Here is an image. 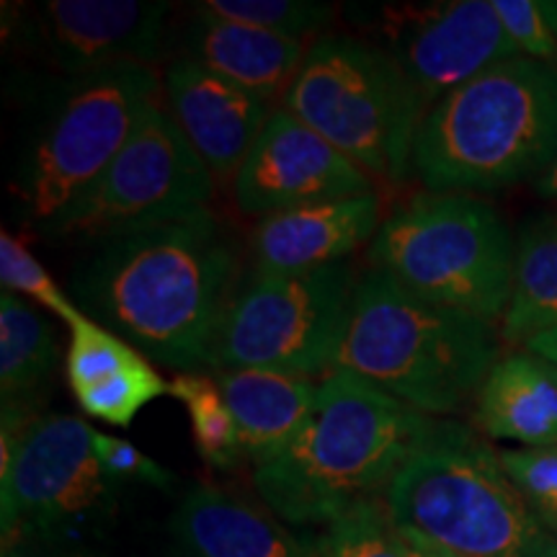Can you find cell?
<instances>
[{"label":"cell","instance_id":"484cf974","mask_svg":"<svg viewBox=\"0 0 557 557\" xmlns=\"http://www.w3.org/2000/svg\"><path fill=\"white\" fill-rule=\"evenodd\" d=\"M197 9L289 39H302L320 32L333 16L331 5L315 0H207Z\"/></svg>","mask_w":557,"mask_h":557},{"label":"cell","instance_id":"1f68e13d","mask_svg":"<svg viewBox=\"0 0 557 557\" xmlns=\"http://www.w3.org/2000/svg\"><path fill=\"white\" fill-rule=\"evenodd\" d=\"M3 557H101V555L75 545H62V542H11V545H3Z\"/></svg>","mask_w":557,"mask_h":557},{"label":"cell","instance_id":"ac0fdd59","mask_svg":"<svg viewBox=\"0 0 557 557\" xmlns=\"http://www.w3.org/2000/svg\"><path fill=\"white\" fill-rule=\"evenodd\" d=\"M475 421L487 436L524 444H557V367L532 348L493 364L475 395Z\"/></svg>","mask_w":557,"mask_h":557},{"label":"cell","instance_id":"4fadbf2b","mask_svg":"<svg viewBox=\"0 0 557 557\" xmlns=\"http://www.w3.org/2000/svg\"><path fill=\"white\" fill-rule=\"evenodd\" d=\"M233 191L243 212L267 218L284 209L372 194L374 186L329 139L282 109L269 116L233 178Z\"/></svg>","mask_w":557,"mask_h":557},{"label":"cell","instance_id":"cb8c5ba5","mask_svg":"<svg viewBox=\"0 0 557 557\" xmlns=\"http://www.w3.org/2000/svg\"><path fill=\"white\" fill-rule=\"evenodd\" d=\"M143 361L150 359H145L135 346L103 329L94 318L86 315L70 329L65 374L73 393L107 382Z\"/></svg>","mask_w":557,"mask_h":557},{"label":"cell","instance_id":"52a82bcc","mask_svg":"<svg viewBox=\"0 0 557 557\" xmlns=\"http://www.w3.org/2000/svg\"><path fill=\"white\" fill-rule=\"evenodd\" d=\"M284 109L369 178L400 184L413 171L423 109L387 52L357 37H320L305 54Z\"/></svg>","mask_w":557,"mask_h":557},{"label":"cell","instance_id":"836d02e7","mask_svg":"<svg viewBox=\"0 0 557 557\" xmlns=\"http://www.w3.org/2000/svg\"><path fill=\"white\" fill-rule=\"evenodd\" d=\"M534 186H537L542 199H547L549 205H557V156L553 158V163L540 173Z\"/></svg>","mask_w":557,"mask_h":557},{"label":"cell","instance_id":"4316f807","mask_svg":"<svg viewBox=\"0 0 557 557\" xmlns=\"http://www.w3.org/2000/svg\"><path fill=\"white\" fill-rule=\"evenodd\" d=\"M318 557H408L385 504H364L333 521L315 540Z\"/></svg>","mask_w":557,"mask_h":557},{"label":"cell","instance_id":"ba28073f","mask_svg":"<svg viewBox=\"0 0 557 557\" xmlns=\"http://www.w3.org/2000/svg\"><path fill=\"white\" fill-rule=\"evenodd\" d=\"M148 65H120L81 75L58 96L21 160V218L47 230L86 194L127 148L156 103Z\"/></svg>","mask_w":557,"mask_h":557},{"label":"cell","instance_id":"30bf717a","mask_svg":"<svg viewBox=\"0 0 557 557\" xmlns=\"http://www.w3.org/2000/svg\"><path fill=\"white\" fill-rule=\"evenodd\" d=\"M214 178L169 111L152 107L127 148L45 230L50 238L103 243L209 212Z\"/></svg>","mask_w":557,"mask_h":557},{"label":"cell","instance_id":"8992f818","mask_svg":"<svg viewBox=\"0 0 557 557\" xmlns=\"http://www.w3.org/2000/svg\"><path fill=\"white\" fill-rule=\"evenodd\" d=\"M369 263L423 302L493 323L511 299L517 240L485 199L429 191L382 220Z\"/></svg>","mask_w":557,"mask_h":557},{"label":"cell","instance_id":"f1b7e54d","mask_svg":"<svg viewBox=\"0 0 557 557\" xmlns=\"http://www.w3.org/2000/svg\"><path fill=\"white\" fill-rule=\"evenodd\" d=\"M500 462L542 524L557 534V444L540 449H506Z\"/></svg>","mask_w":557,"mask_h":557},{"label":"cell","instance_id":"f546056e","mask_svg":"<svg viewBox=\"0 0 557 557\" xmlns=\"http://www.w3.org/2000/svg\"><path fill=\"white\" fill-rule=\"evenodd\" d=\"M500 24L521 58L557 67V11L549 0H493Z\"/></svg>","mask_w":557,"mask_h":557},{"label":"cell","instance_id":"2e32d148","mask_svg":"<svg viewBox=\"0 0 557 557\" xmlns=\"http://www.w3.org/2000/svg\"><path fill=\"white\" fill-rule=\"evenodd\" d=\"M377 194L329 199L267 214L250 233L256 271L299 274L344 263L380 230Z\"/></svg>","mask_w":557,"mask_h":557},{"label":"cell","instance_id":"7402d4cb","mask_svg":"<svg viewBox=\"0 0 557 557\" xmlns=\"http://www.w3.org/2000/svg\"><path fill=\"white\" fill-rule=\"evenodd\" d=\"M557 329V214L521 230L513 289L504 315V336L527 344Z\"/></svg>","mask_w":557,"mask_h":557},{"label":"cell","instance_id":"e0dca14e","mask_svg":"<svg viewBox=\"0 0 557 557\" xmlns=\"http://www.w3.org/2000/svg\"><path fill=\"white\" fill-rule=\"evenodd\" d=\"M171 532L186 557H318L315 542L220 487H194L173 513Z\"/></svg>","mask_w":557,"mask_h":557},{"label":"cell","instance_id":"d6a6232c","mask_svg":"<svg viewBox=\"0 0 557 557\" xmlns=\"http://www.w3.org/2000/svg\"><path fill=\"white\" fill-rule=\"evenodd\" d=\"M527 348H532L534 354H540V357H545L553 361L557 367V329L555 331H545V333H537V336H532L524 344Z\"/></svg>","mask_w":557,"mask_h":557},{"label":"cell","instance_id":"ffe728a7","mask_svg":"<svg viewBox=\"0 0 557 557\" xmlns=\"http://www.w3.org/2000/svg\"><path fill=\"white\" fill-rule=\"evenodd\" d=\"M218 382L238 421L243 449L253 462L274 455L305 426L320 389L312 377L269 369H233L222 372Z\"/></svg>","mask_w":557,"mask_h":557},{"label":"cell","instance_id":"83f0119b","mask_svg":"<svg viewBox=\"0 0 557 557\" xmlns=\"http://www.w3.org/2000/svg\"><path fill=\"white\" fill-rule=\"evenodd\" d=\"M0 284H3V289L13 292V295L37 299L41 308L65 320L70 329L86 318L81 305L60 289V284L50 276V271L41 267L37 256L18 238H13L9 230L0 233Z\"/></svg>","mask_w":557,"mask_h":557},{"label":"cell","instance_id":"44dd1931","mask_svg":"<svg viewBox=\"0 0 557 557\" xmlns=\"http://www.w3.org/2000/svg\"><path fill=\"white\" fill-rule=\"evenodd\" d=\"M60 364L54 325L18 295L0 292V400L37 406Z\"/></svg>","mask_w":557,"mask_h":557},{"label":"cell","instance_id":"d6986e66","mask_svg":"<svg viewBox=\"0 0 557 557\" xmlns=\"http://www.w3.org/2000/svg\"><path fill=\"white\" fill-rule=\"evenodd\" d=\"M189 58L235 86L269 101L287 96L305 62V41L235 24L197 9L189 32Z\"/></svg>","mask_w":557,"mask_h":557},{"label":"cell","instance_id":"d590c367","mask_svg":"<svg viewBox=\"0 0 557 557\" xmlns=\"http://www.w3.org/2000/svg\"><path fill=\"white\" fill-rule=\"evenodd\" d=\"M555 11H557V3H555Z\"/></svg>","mask_w":557,"mask_h":557},{"label":"cell","instance_id":"4dcf8cb0","mask_svg":"<svg viewBox=\"0 0 557 557\" xmlns=\"http://www.w3.org/2000/svg\"><path fill=\"white\" fill-rule=\"evenodd\" d=\"M94 444H96V455H99L103 475L109 478L111 485L129 483V480H143V483L160 487V491H169L173 480H176L169 470L163 468V465H158L156 459L143 455L135 444L124 442V438L96 431Z\"/></svg>","mask_w":557,"mask_h":557},{"label":"cell","instance_id":"6da1fadb","mask_svg":"<svg viewBox=\"0 0 557 557\" xmlns=\"http://www.w3.org/2000/svg\"><path fill=\"white\" fill-rule=\"evenodd\" d=\"M238 261L212 212L124 235L94 250L73 274L81 310L156 364L191 372L227 305Z\"/></svg>","mask_w":557,"mask_h":557},{"label":"cell","instance_id":"8fae6325","mask_svg":"<svg viewBox=\"0 0 557 557\" xmlns=\"http://www.w3.org/2000/svg\"><path fill=\"white\" fill-rule=\"evenodd\" d=\"M96 429L75 416H39L11 459L0 462L3 545H70L114 508V485L103 475Z\"/></svg>","mask_w":557,"mask_h":557},{"label":"cell","instance_id":"3957f363","mask_svg":"<svg viewBox=\"0 0 557 557\" xmlns=\"http://www.w3.org/2000/svg\"><path fill=\"white\" fill-rule=\"evenodd\" d=\"M382 504L403 540L451 557H557V534L529 508L500 451L462 423L436 418Z\"/></svg>","mask_w":557,"mask_h":557},{"label":"cell","instance_id":"5b68a950","mask_svg":"<svg viewBox=\"0 0 557 557\" xmlns=\"http://www.w3.org/2000/svg\"><path fill=\"white\" fill-rule=\"evenodd\" d=\"M498 359L493 323L423 302L369 269L354 292L336 369L434 418L462 410Z\"/></svg>","mask_w":557,"mask_h":557},{"label":"cell","instance_id":"9a60e30c","mask_svg":"<svg viewBox=\"0 0 557 557\" xmlns=\"http://www.w3.org/2000/svg\"><path fill=\"white\" fill-rule=\"evenodd\" d=\"M171 116L197 150L212 178L238 176L250 148L274 114L269 101L235 86L194 58H178L165 70Z\"/></svg>","mask_w":557,"mask_h":557},{"label":"cell","instance_id":"603a6c76","mask_svg":"<svg viewBox=\"0 0 557 557\" xmlns=\"http://www.w3.org/2000/svg\"><path fill=\"white\" fill-rule=\"evenodd\" d=\"M171 395L184 403L189 413L201 459L214 470H233L246 457V449L220 382L197 372H181L171 380Z\"/></svg>","mask_w":557,"mask_h":557},{"label":"cell","instance_id":"5bb4252c","mask_svg":"<svg viewBox=\"0 0 557 557\" xmlns=\"http://www.w3.org/2000/svg\"><path fill=\"white\" fill-rule=\"evenodd\" d=\"M171 3L139 0H47L32 24L34 47L62 73L148 65L158 54Z\"/></svg>","mask_w":557,"mask_h":557},{"label":"cell","instance_id":"e575fe53","mask_svg":"<svg viewBox=\"0 0 557 557\" xmlns=\"http://www.w3.org/2000/svg\"><path fill=\"white\" fill-rule=\"evenodd\" d=\"M403 547H406V555L408 557H451L447 553H438V549H429V547L413 545V542H406V540H403Z\"/></svg>","mask_w":557,"mask_h":557},{"label":"cell","instance_id":"d4e9b609","mask_svg":"<svg viewBox=\"0 0 557 557\" xmlns=\"http://www.w3.org/2000/svg\"><path fill=\"white\" fill-rule=\"evenodd\" d=\"M163 395H171V382L160 377L150 361H143V364L114 374L107 382L78 389L75 400L96 421L127 429L139 410L150 406L152 400L163 398Z\"/></svg>","mask_w":557,"mask_h":557},{"label":"cell","instance_id":"9c48e42d","mask_svg":"<svg viewBox=\"0 0 557 557\" xmlns=\"http://www.w3.org/2000/svg\"><path fill=\"white\" fill-rule=\"evenodd\" d=\"M359 278L348 263L269 274L256 271L235 292L207 354V367L269 369L315 377L333 372Z\"/></svg>","mask_w":557,"mask_h":557},{"label":"cell","instance_id":"277c9868","mask_svg":"<svg viewBox=\"0 0 557 557\" xmlns=\"http://www.w3.org/2000/svg\"><path fill=\"white\" fill-rule=\"evenodd\" d=\"M555 156L557 67L513 58L423 116L413 173L431 191H496L540 176Z\"/></svg>","mask_w":557,"mask_h":557},{"label":"cell","instance_id":"7c38bea8","mask_svg":"<svg viewBox=\"0 0 557 557\" xmlns=\"http://www.w3.org/2000/svg\"><path fill=\"white\" fill-rule=\"evenodd\" d=\"M385 16V45L377 47L406 75L423 114L491 67L521 58L487 0L403 5Z\"/></svg>","mask_w":557,"mask_h":557},{"label":"cell","instance_id":"7a4b0ae2","mask_svg":"<svg viewBox=\"0 0 557 557\" xmlns=\"http://www.w3.org/2000/svg\"><path fill=\"white\" fill-rule=\"evenodd\" d=\"M434 421L372 382L333 369L305 426L274 455L256 459L253 483L287 524L329 527L385 498Z\"/></svg>","mask_w":557,"mask_h":557}]
</instances>
